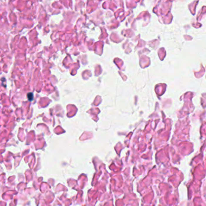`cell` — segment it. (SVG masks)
<instances>
[{"instance_id":"cell-1","label":"cell","mask_w":206,"mask_h":206,"mask_svg":"<svg viewBox=\"0 0 206 206\" xmlns=\"http://www.w3.org/2000/svg\"><path fill=\"white\" fill-rule=\"evenodd\" d=\"M27 98L29 101H32L33 99V95L32 93H29L27 94Z\"/></svg>"}]
</instances>
